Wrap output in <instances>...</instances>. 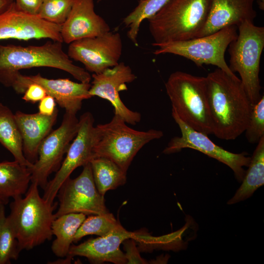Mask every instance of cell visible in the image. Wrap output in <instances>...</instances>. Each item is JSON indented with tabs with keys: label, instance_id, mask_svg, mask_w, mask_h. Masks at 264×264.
I'll use <instances>...</instances> for the list:
<instances>
[{
	"label": "cell",
	"instance_id": "1",
	"mask_svg": "<svg viewBox=\"0 0 264 264\" xmlns=\"http://www.w3.org/2000/svg\"><path fill=\"white\" fill-rule=\"evenodd\" d=\"M213 134L225 140H235L247 126L252 105L240 78L220 68L206 77Z\"/></svg>",
	"mask_w": 264,
	"mask_h": 264
},
{
	"label": "cell",
	"instance_id": "2",
	"mask_svg": "<svg viewBox=\"0 0 264 264\" xmlns=\"http://www.w3.org/2000/svg\"><path fill=\"white\" fill-rule=\"evenodd\" d=\"M62 43L52 41L39 46L0 44V83L12 87L21 70L38 67L59 69L80 82L89 83L90 74L73 63L64 51Z\"/></svg>",
	"mask_w": 264,
	"mask_h": 264
},
{
	"label": "cell",
	"instance_id": "3",
	"mask_svg": "<svg viewBox=\"0 0 264 264\" xmlns=\"http://www.w3.org/2000/svg\"><path fill=\"white\" fill-rule=\"evenodd\" d=\"M38 185L31 182L25 196L13 199L8 218L20 252L29 250L52 239L51 225L58 202L49 204L40 195Z\"/></svg>",
	"mask_w": 264,
	"mask_h": 264
},
{
	"label": "cell",
	"instance_id": "4",
	"mask_svg": "<svg viewBox=\"0 0 264 264\" xmlns=\"http://www.w3.org/2000/svg\"><path fill=\"white\" fill-rule=\"evenodd\" d=\"M212 0H169L148 19L154 43L197 38L204 27Z\"/></svg>",
	"mask_w": 264,
	"mask_h": 264
},
{
	"label": "cell",
	"instance_id": "5",
	"mask_svg": "<svg viewBox=\"0 0 264 264\" xmlns=\"http://www.w3.org/2000/svg\"><path fill=\"white\" fill-rule=\"evenodd\" d=\"M165 88L172 109L185 123L206 135L213 134L206 77L175 71L169 76Z\"/></svg>",
	"mask_w": 264,
	"mask_h": 264
},
{
	"label": "cell",
	"instance_id": "6",
	"mask_svg": "<svg viewBox=\"0 0 264 264\" xmlns=\"http://www.w3.org/2000/svg\"><path fill=\"white\" fill-rule=\"evenodd\" d=\"M238 29L237 38L228 46V66L233 73H239L253 106L262 97L259 72L264 48V27L245 21L238 26Z\"/></svg>",
	"mask_w": 264,
	"mask_h": 264
},
{
	"label": "cell",
	"instance_id": "7",
	"mask_svg": "<svg viewBox=\"0 0 264 264\" xmlns=\"http://www.w3.org/2000/svg\"><path fill=\"white\" fill-rule=\"evenodd\" d=\"M98 140L93 149L94 157L108 158L126 172L138 151L150 141L163 136L160 130H134L120 116L115 114L108 123L97 125Z\"/></svg>",
	"mask_w": 264,
	"mask_h": 264
},
{
	"label": "cell",
	"instance_id": "8",
	"mask_svg": "<svg viewBox=\"0 0 264 264\" xmlns=\"http://www.w3.org/2000/svg\"><path fill=\"white\" fill-rule=\"evenodd\" d=\"M237 29L236 26H229L203 37L162 44L153 43L152 45L157 47L154 54L178 55L191 60L198 66H215L227 74L237 77L230 69L224 55L229 44L237 38Z\"/></svg>",
	"mask_w": 264,
	"mask_h": 264
},
{
	"label": "cell",
	"instance_id": "9",
	"mask_svg": "<svg viewBox=\"0 0 264 264\" xmlns=\"http://www.w3.org/2000/svg\"><path fill=\"white\" fill-rule=\"evenodd\" d=\"M94 119L90 112L84 113L79 119L77 134L70 143L65 159L54 177L48 181L44 189L43 198L53 204L63 183L78 167L84 166L94 158L93 149L98 140V131Z\"/></svg>",
	"mask_w": 264,
	"mask_h": 264
},
{
	"label": "cell",
	"instance_id": "10",
	"mask_svg": "<svg viewBox=\"0 0 264 264\" xmlns=\"http://www.w3.org/2000/svg\"><path fill=\"white\" fill-rule=\"evenodd\" d=\"M58 209L55 218L69 213L86 215L106 214L104 196L97 190L93 177L90 162L83 166L76 178H68L62 185L57 195Z\"/></svg>",
	"mask_w": 264,
	"mask_h": 264
},
{
	"label": "cell",
	"instance_id": "11",
	"mask_svg": "<svg viewBox=\"0 0 264 264\" xmlns=\"http://www.w3.org/2000/svg\"><path fill=\"white\" fill-rule=\"evenodd\" d=\"M78 127L76 114L66 111L61 125L51 132L40 145L38 159L31 167V182L44 189L49 175L59 169Z\"/></svg>",
	"mask_w": 264,
	"mask_h": 264
},
{
	"label": "cell",
	"instance_id": "12",
	"mask_svg": "<svg viewBox=\"0 0 264 264\" xmlns=\"http://www.w3.org/2000/svg\"><path fill=\"white\" fill-rule=\"evenodd\" d=\"M172 115L178 126L180 136L172 138L163 151L165 154L179 152L189 148L198 151L228 166L234 172L237 179L242 181L246 171L244 167L249 166L251 157L247 153H233L214 143L206 135L198 132L185 123L172 109Z\"/></svg>",
	"mask_w": 264,
	"mask_h": 264
},
{
	"label": "cell",
	"instance_id": "13",
	"mask_svg": "<svg viewBox=\"0 0 264 264\" xmlns=\"http://www.w3.org/2000/svg\"><path fill=\"white\" fill-rule=\"evenodd\" d=\"M122 47L120 34L109 31L71 42L67 54L70 59L82 63L87 71L99 74L118 64Z\"/></svg>",
	"mask_w": 264,
	"mask_h": 264
},
{
	"label": "cell",
	"instance_id": "14",
	"mask_svg": "<svg viewBox=\"0 0 264 264\" xmlns=\"http://www.w3.org/2000/svg\"><path fill=\"white\" fill-rule=\"evenodd\" d=\"M89 94L109 101L113 106L114 114L121 117L126 123L135 125L141 119V114L131 110L122 101L119 92L128 89L127 83L136 79L132 69L124 63L108 68L99 74L93 73Z\"/></svg>",
	"mask_w": 264,
	"mask_h": 264
},
{
	"label": "cell",
	"instance_id": "15",
	"mask_svg": "<svg viewBox=\"0 0 264 264\" xmlns=\"http://www.w3.org/2000/svg\"><path fill=\"white\" fill-rule=\"evenodd\" d=\"M61 25L27 14L16 6L15 1L0 14V41L49 39L63 43Z\"/></svg>",
	"mask_w": 264,
	"mask_h": 264
},
{
	"label": "cell",
	"instance_id": "16",
	"mask_svg": "<svg viewBox=\"0 0 264 264\" xmlns=\"http://www.w3.org/2000/svg\"><path fill=\"white\" fill-rule=\"evenodd\" d=\"M32 83L41 86L47 95L54 98L56 103L66 112L76 114L81 110L83 101L90 98L89 83L75 82L68 79H48L40 74L26 76L19 73L12 88L18 94H23Z\"/></svg>",
	"mask_w": 264,
	"mask_h": 264
},
{
	"label": "cell",
	"instance_id": "17",
	"mask_svg": "<svg viewBox=\"0 0 264 264\" xmlns=\"http://www.w3.org/2000/svg\"><path fill=\"white\" fill-rule=\"evenodd\" d=\"M139 234L129 232L123 227L104 236L88 240L78 245L72 244L65 260L70 263L74 256L84 257L92 264L110 262L127 264L125 254L121 250V243L129 238H139Z\"/></svg>",
	"mask_w": 264,
	"mask_h": 264
},
{
	"label": "cell",
	"instance_id": "18",
	"mask_svg": "<svg viewBox=\"0 0 264 264\" xmlns=\"http://www.w3.org/2000/svg\"><path fill=\"white\" fill-rule=\"evenodd\" d=\"M109 25L94 11V0H75L71 11L61 25L63 42H71L101 35L110 31Z\"/></svg>",
	"mask_w": 264,
	"mask_h": 264
},
{
	"label": "cell",
	"instance_id": "19",
	"mask_svg": "<svg viewBox=\"0 0 264 264\" xmlns=\"http://www.w3.org/2000/svg\"><path fill=\"white\" fill-rule=\"evenodd\" d=\"M255 0H212L206 22L197 37L214 33L229 26L237 27L245 21L254 22Z\"/></svg>",
	"mask_w": 264,
	"mask_h": 264
},
{
	"label": "cell",
	"instance_id": "20",
	"mask_svg": "<svg viewBox=\"0 0 264 264\" xmlns=\"http://www.w3.org/2000/svg\"><path fill=\"white\" fill-rule=\"evenodd\" d=\"M58 113L57 109L50 116L39 112L29 114L17 111L14 114L22 137L24 155L31 163L37 161L40 145L51 132Z\"/></svg>",
	"mask_w": 264,
	"mask_h": 264
},
{
	"label": "cell",
	"instance_id": "21",
	"mask_svg": "<svg viewBox=\"0 0 264 264\" xmlns=\"http://www.w3.org/2000/svg\"><path fill=\"white\" fill-rule=\"evenodd\" d=\"M31 168L13 161L0 162V202L25 194L31 179Z\"/></svg>",
	"mask_w": 264,
	"mask_h": 264
},
{
	"label": "cell",
	"instance_id": "22",
	"mask_svg": "<svg viewBox=\"0 0 264 264\" xmlns=\"http://www.w3.org/2000/svg\"><path fill=\"white\" fill-rule=\"evenodd\" d=\"M86 218L83 213H69L56 218L52 223L53 235L55 236L51 250L59 258L66 257L73 242L74 236Z\"/></svg>",
	"mask_w": 264,
	"mask_h": 264
},
{
	"label": "cell",
	"instance_id": "23",
	"mask_svg": "<svg viewBox=\"0 0 264 264\" xmlns=\"http://www.w3.org/2000/svg\"><path fill=\"white\" fill-rule=\"evenodd\" d=\"M242 180V182L228 204H233L250 198L264 184V136L257 143Z\"/></svg>",
	"mask_w": 264,
	"mask_h": 264
},
{
	"label": "cell",
	"instance_id": "24",
	"mask_svg": "<svg viewBox=\"0 0 264 264\" xmlns=\"http://www.w3.org/2000/svg\"><path fill=\"white\" fill-rule=\"evenodd\" d=\"M0 144L11 153L15 160L31 168L33 164L25 157L22 140L15 115L0 102Z\"/></svg>",
	"mask_w": 264,
	"mask_h": 264
},
{
	"label": "cell",
	"instance_id": "25",
	"mask_svg": "<svg viewBox=\"0 0 264 264\" xmlns=\"http://www.w3.org/2000/svg\"><path fill=\"white\" fill-rule=\"evenodd\" d=\"M96 187L103 196L110 190L125 184L127 172L111 160L95 157L89 162Z\"/></svg>",
	"mask_w": 264,
	"mask_h": 264
},
{
	"label": "cell",
	"instance_id": "26",
	"mask_svg": "<svg viewBox=\"0 0 264 264\" xmlns=\"http://www.w3.org/2000/svg\"><path fill=\"white\" fill-rule=\"evenodd\" d=\"M169 0H139L137 6L124 18L123 22L129 28L127 36L137 45V36L141 22L160 10Z\"/></svg>",
	"mask_w": 264,
	"mask_h": 264
},
{
	"label": "cell",
	"instance_id": "27",
	"mask_svg": "<svg viewBox=\"0 0 264 264\" xmlns=\"http://www.w3.org/2000/svg\"><path fill=\"white\" fill-rule=\"evenodd\" d=\"M123 226L110 212L104 215L89 216L84 220L77 230L73 240L77 242L85 236L95 235L104 236Z\"/></svg>",
	"mask_w": 264,
	"mask_h": 264
},
{
	"label": "cell",
	"instance_id": "28",
	"mask_svg": "<svg viewBox=\"0 0 264 264\" xmlns=\"http://www.w3.org/2000/svg\"><path fill=\"white\" fill-rule=\"evenodd\" d=\"M20 252L15 234L5 215L4 204L0 202V264L17 260Z\"/></svg>",
	"mask_w": 264,
	"mask_h": 264
},
{
	"label": "cell",
	"instance_id": "29",
	"mask_svg": "<svg viewBox=\"0 0 264 264\" xmlns=\"http://www.w3.org/2000/svg\"><path fill=\"white\" fill-rule=\"evenodd\" d=\"M75 0H43L38 16L48 22L62 25L66 20Z\"/></svg>",
	"mask_w": 264,
	"mask_h": 264
},
{
	"label": "cell",
	"instance_id": "30",
	"mask_svg": "<svg viewBox=\"0 0 264 264\" xmlns=\"http://www.w3.org/2000/svg\"><path fill=\"white\" fill-rule=\"evenodd\" d=\"M247 141L257 143L264 136V96L252 106L248 123L244 131Z\"/></svg>",
	"mask_w": 264,
	"mask_h": 264
},
{
	"label": "cell",
	"instance_id": "31",
	"mask_svg": "<svg viewBox=\"0 0 264 264\" xmlns=\"http://www.w3.org/2000/svg\"><path fill=\"white\" fill-rule=\"evenodd\" d=\"M124 249L125 250V257L127 264H146V261L140 255V253L136 246L135 242L133 240L126 239L123 242Z\"/></svg>",
	"mask_w": 264,
	"mask_h": 264
},
{
	"label": "cell",
	"instance_id": "32",
	"mask_svg": "<svg viewBox=\"0 0 264 264\" xmlns=\"http://www.w3.org/2000/svg\"><path fill=\"white\" fill-rule=\"evenodd\" d=\"M46 95L45 90L41 86L32 83L27 87L23 93L22 99L25 102L35 103L40 102Z\"/></svg>",
	"mask_w": 264,
	"mask_h": 264
},
{
	"label": "cell",
	"instance_id": "33",
	"mask_svg": "<svg viewBox=\"0 0 264 264\" xmlns=\"http://www.w3.org/2000/svg\"><path fill=\"white\" fill-rule=\"evenodd\" d=\"M43 0H15L16 6L27 14L38 16Z\"/></svg>",
	"mask_w": 264,
	"mask_h": 264
},
{
	"label": "cell",
	"instance_id": "34",
	"mask_svg": "<svg viewBox=\"0 0 264 264\" xmlns=\"http://www.w3.org/2000/svg\"><path fill=\"white\" fill-rule=\"evenodd\" d=\"M39 112L47 116L52 115L57 109L56 102L53 97L46 95L39 103Z\"/></svg>",
	"mask_w": 264,
	"mask_h": 264
},
{
	"label": "cell",
	"instance_id": "35",
	"mask_svg": "<svg viewBox=\"0 0 264 264\" xmlns=\"http://www.w3.org/2000/svg\"><path fill=\"white\" fill-rule=\"evenodd\" d=\"M14 0H0V14L5 11Z\"/></svg>",
	"mask_w": 264,
	"mask_h": 264
},
{
	"label": "cell",
	"instance_id": "36",
	"mask_svg": "<svg viewBox=\"0 0 264 264\" xmlns=\"http://www.w3.org/2000/svg\"><path fill=\"white\" fill-rule=\"evenodd\" d=\"M264 0H258V6H259L261 10H264Z\"/></svg>",
	"mask_w": 264,
	"mask_h": 264
},
{
	"label": "cell",
	"instance_id": "37",
	"mask_svg": "<svg viewBox=\"0 0 264 264\" xmlns=\"http://www.w3.org/2000/svg\"><path fill=\"white\" fill-rule=\"evenodd\" d=\"M101 0H98V1H100Z\"/></svg>",
	"mask_w": 264,
	"mask_h": 264
}]
</instances>
